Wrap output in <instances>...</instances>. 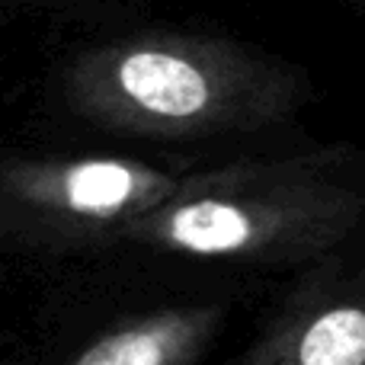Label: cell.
I'll use <instances>...</instances> for the list:
<instances>
[{
	"label": "cell",
	"mask_w": 365,
	"mask_h": 365,
	"mask_svg": "<svg viewBox=\"0 0 365 365\" xmlns=\"http://www.w3.org/2000/svg\"><path fill=\"white\" fill-rule=\"evenodd\" d=\"M0 365H208L269 279L141 253L55 266Z\"/></svg>",
	"instance_id": "3957f363"
},
{
	"label": "cell",
	"mask_w": 365,
	"mask_h": 365,
	"mask_svg": "<svg viewBox=\"0 0 365 365\" xmlns=\"http://www.w3.org/2000/svg\"><path fill=\"white\" fill-rule=\"evenodd\" d=\"M189 167L132 154L0 158V257L26 266L93 259L158 208Z\"/></svg>",
	"instance_id": "277c9868"
},
{
	"label": "cell",
	"mask_w": 365,
	"mask_h": 365,
	"mask_svg": "<svg viewBox=\"0 0 365 365\" xmlns=\"http://www.w3.org/2000/svg\"><path fill=\"white\" fill-rule=\"evenodd\" d=\"M311 83L253 45L192 32H138L81 51L61 74L74 119L113 138L160 148L259 154L298 119Z\"/></svg>",
	"instance_id": "7a4b0ae2"
},
{
	"label": "cell",
	"mask_w": 365,
	"mask_h": 365,
	"mask_svg": "<svg viewBox=\"0 0 365 365\" xmlns=\"http://www.w3.org/2000/svg\"><path fill=\"white\" fill-rule=\"evenodd\" d=\"M359 240H365V154L330 145L195 167L103 257L186 259L272 282Z\"/></svg>",
	"instance_id": "6da1fadb"
},
{
	"label": "cell",
	"mask_w": 365,
	"mask_h": 365,
	"mask_svg": "<svg viewBox=\"0 0 365 365\" xmlns=\"http://www.w3.org/2000/svg\"><path fill=\"white\" fill-rule=\"evenodd\" d=\"M215 365H365V240L272 279Z\"/></svg>",
	"instance_id": "5b68a950"
}]
</instances>
